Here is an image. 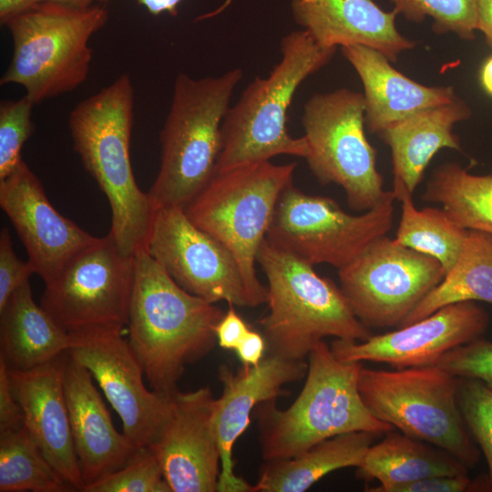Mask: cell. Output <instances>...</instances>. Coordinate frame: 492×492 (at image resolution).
<instances>
[{
    "label": "cell",
    "mask_w": 492,
    "mask_h": 492,
    "mask_svg": "<svg viewBox=\"0 0 492 492\" xmlns=\"http://www.w3.org/2000/svg\"><path fill=\"white\" fill-rule=\"evenodd\" d=\"M492 490L488 476L472 480L467 474L435 476L414 482L397 485L386 492H466Z\"/></svg>",
    "instance_id": "obj_38"
},
{
    "label": "cell",
    "mask_w": 492,
    "mask_h": 492,
    "mask_svg": "<svg viewBox=\"0 0 492 492\" xmlns=\"http://www.w3.org/2000/svg\"><path fill=\"white\" fill-rule=\"evenodd\" d=\"M37 0H0V23L4 26L9 19L26 11Z\"/></svg>",
    "instance_id": "obj_44"
},
{
    "label": "cell",
    "mask_w": 492,
    "mask_h": 492,
    "mask_svg": "<svg viewBox=\"0 0 492 492\" xmlns=\"http://www.w3.org/2000/svg\"><path fill=\"white\" fill-rule=\"evenodd\" d=\"M62 368L71 431L86 487L124 466L138 449L115 428L89 372L67 352Z\"/></svg>",
    "instance_id": "obj_21"
},
{
    "label": "cell",
    "mask_w": 492,
    "mask_h": 492,
    "mask_svg": "<svg viewBox=\"0 0 492 492\" xmlns=\"http://www.w3.org/2000/svg\"><path fill=\"white\" fill-rule=\"evenodd\" d=\"M307 369L304 360L270 354L257 365L243 364L238 372L227 365L220 367L222 393L215 399L213 416L220 454L217 492H253V486L235 474L233 446L250 425L256 405L287 395L282 386L302 379Z\"/></svg>",
    "instance_id": "obj_19"
},
{
    "label": "cell",
    "mask_w": 492,
    "mask_h": 492,
    "mask_svg": "<svg viewBox=\"0 0 492 492\" xmlns=\"http://www.w3.org/2000/svg\"><path fill=\"white\" fill-rule=\"evenodd\" d=\"M134 266L128 342L150 389L171 395L186 365L214 348L224 313L181 288L146 249L136 251Z\"/></svg>",
    "instance_id": "obj_1"
},
{
    "label": "cell",
    "mask_w": 492,
    "mask_h": 492,
    "mask_svg": "<svg viewBox=\"0 0 492 492\" xmlns=\"http://www.w3.org/2000/svg\"><path fill=\"white\" fill-rule=\"evenodd\" d=\"M84 492H171L160 465L149 448L138 449L119 469L87 486Z\"/></svg>",
    "instance_id": "obj_33"
},
{
    "label": "cell",
    "mask_w": 492,
    "mask_h": 492,
    "mask_svg": "<svg viewBox=\"0 0 492 492\" xmlns=\"http://www.w3.org/2000/svg\"><path fill=\"white\" fill-rule=\"evenodd\" d=\"M294 21L325 48L364 46L391 62L415 42L396 28L397 12H385L373 0H291Z\"/></svg>",
    "instance_id": "obj_22"
},
{
    "label": "cell",
    "mask_w": 492,
    "mask_h": 492,
    "mask_svg": "<svg viewBox=\"0 0 492 492\" xmlns=\"http://www.w3.org/2000/svg\"><path fill=\"white\" fill-rule=\"evenodd\" d=\"M425 443L391 430L372 445L357 467V477L377 479L379 485L366 487L365 491L386 492L394 486L430 477L467 474V467L453 455Z\"/></svg>",
    "instance_id": "obj_26"
},
{
    "label": "cell",
    "mask_w": 492,
    "mask_h": 492,
    "mask_svg": "<svg viewBox=\"0 0 492 492\" xmlns=\"http://www.w3.org/2000/svg\"><path fill=\"white\" fill-rule=\"evenodd\" d=\"M297 163L270 160L217 172L183 209L200 230L234 257L249 307L267 302L268 288L259 281L255 263L283 190L292 182Z\"/></svg>",
    "instance_id": "obj_8"
},
{
    "label": "cell",
    "mask_w": 492,
    "mask_h": 492,
    "mask_svg": "<svg viewBox=\"0 0 492 492\" xmlns=\"http://www.w3.org/2000/svg\"><path fill=\"white\" fill-rule=\"evenodd\" d=\"M364 109L362 93L339 88L312 96L302 115L309 169L322 184L341 186L349 207L364 212L395 195L383 189L376 151L364 133Z\"/></svg>",
    "instance_id": "obj_10"
},
{
    "label": "cell",
    "mask_w": 492,
    "mask_h": 492,
    "mask_svg": "<svg viewBox=\"0 0 492 492\" xmlns=\"http://www.w3.org/2000/svg\"><path fill=\"white\" fill-rule=\"evenodd\" d=\"M34 273L35 269L29 261H24L16 256L9 230L3 228L0 231V309Z\"/></svg>",
    "instance_id": "obj_37"
},
{
    "label": "cell",
    "mask_w": 492,
    "mask_h": 492,
    "mask_svg": "<svg viewBox=\"0 0 492 492\" xmlns=\"http://www.w3.org/2000/svg\"><path fill=\"white\" fill-rule=\"evenodd\" d=\"M135 278L134 256L109 234L77 253L49 282L40 305L68 333L128 324Z\"/></svg>",
    "instance_id": "obj_13"
},
{
    "label": "cell",
    "mask_w": 492,
    "mask_h": 492,
    "mask_svg": "<svg viewBox=\"0 0 492 492\" xmlns=\"http://www.w3.org/2000/svg\"><path fill=\"white\" fill-rule=\"evenodd\" d=\"M44 1L55 2L75 7H88L96 2V0H37V3Z\"/></svg>",
    "instance_id": "obj_46"
},
{
    "label": "cell",
    "mask_w": 492,
    "mask_h": 492,
    "mask_svg": "<svg viewBox=\"0 0 492 492\" xmlns=\"http://www.w3.org/2000/svg\"><path fill=\"white\" fill-rule=\"evenodd\" d=\"M304 385L286 409L275 399L256 405L261 456L265 461L293 457L333 436L356 431L384 435L394 426L376 418L358 389L361 362H343L323 340L308 355Z\"/></svg>",
    "instance_id": "obj_3"
},
{
    "label": "cell",
    "mask_w": 492,
    "mask_h": 492,
    "mask_svg": "<svg viewBox=\"0 0 492 492\" xmlns=\"http://www.w3.org/2000/svg\"><path fill=\"white\" fill-rule=\"evenodd\" d=\"M71 492L26 427L0 433V492Z\"/></svg>",
    "instance_id": "obj_31"
},
{
    "label": "cell",
    "mask_w": 492,
    "mask_h": 492,
    "mask_svg": "<svg viewBox=\"0 0 492 492\" xmlns=\"http://www.w3.org/2000/svg\"><path fill=\"white\" fill-rule=\"evenodd\" d=\"M108 0H96V2H107ZM152 15L168 14L175 16L178 15V7L182 0H137ZM231 4L228 0L227 6Z\"/></svg>",
    "instance_id": "obj_43"
},
{
    "label": "cell",
    "mask_w": 492,
    "mask_h": 492,
    "mask_svg": "<svg viewBox=\"0 0 492 492\" xmlns=\"http://www.w3.org/2000/svg\"><path fill=\"white\" fill-rule=\"evenodd\" d=\"M471 113L467 104L456 97L449 103L417 111L378 133L391 149L393 182L402 183L414 193L436 152L444 148L461 151L453 128L468 119Z\"/></svg>",
    "instance_id": "obj_24"
},
{
    "label": "cell",
    "mask_w": 492,
    "mask_h": 492,
    "mask_svg": "<svg viewBox=\"0 0 492 492\" xmlns=\"http://www.w3.org/2000/svg\"><path fill=\"white\" fill-rule=\"evenodd\" d=\"M25 425L23 409L10 386L7 367L0 359V433Z\"/></svg>",
    "instance_id": "obj_39"
},
{
    "label": "cell",
    "mask_w": 492,
    "mask_h": 492,
    "mask_svg": "<svg viewBox=\"0 0 492 492\" xmlns=\"http://www.w3.org/2000/svg\"><path fill=\"white\" fill-rule=\"evenodd\" d=\"M135 92L128 74L81 100L68 128L74 150L109 203V235L126 255L146 249L156 211L138 186L130 161Z\"/></svg>",
    "instance_id": "obj_2"
},
{
    "label": "cell",
    "mask_w": 492,
    "mask_h": 492,
    "mask_svg": "<svg viewBox=\"0 0 492 492\" xmlns=\"http://www.w3.org/2000/svg\"><path fill=\"white\" fill-rule=\"evenodd\" d=\"M0 206L45 284L97 239L53 207L40 179L24 160L0 180Z\"/></svg>",
    "instance_id": "obj_18"
},
{
    "label": "cell",
    "mask_w": 492,
    "mask_h": 492,
    "mask_svg": "<svg viewBox=\"0 0 492 492\" xmlns=\"http://www.w3.org/2000/svg\"><path fill=\"white\" fill-rule=\"evenodd\" d=\"M393 185L395 199L402 203L396 241L437 260L446 274L461 254L468 230L456 224L442 209L418 210L413 202V193L402 183Z\"/></svg>",
    "instance_id": "obj_30"
},
{
    "label": "cell",
    "mask_w": 492,
    "mask_h": 492,
    "mask_svg": "<svg viewBox=\"0 0 492 492\" xmlns=\"http://www.w3.org/2000/svg\"><path fill=\"white\" fill-rule=\"evenodd\" d=\"M215 398L210 387L172 393V411L148 447L171 492H215L220 454L214 428Z\"/></svg>",
    "instance_id": "obj_17"
},
{
    "label": "cell",
    "mask_w": 492,
    "mask_h": 492,
    "mask_svg": "<svg viewBox=\"0 0 492 492\" xmlns=\"http://www.w3.org/2000/svg\"><path fill=\"white\" fill-rule=\"evenodd\" d=\"M119 325L69 333V357L97 381L122 421L123 433L143 449L158 437L172 411V394L148 389L141 364Z\"/></svg>",
    "instance_id": "obj_14"
},
{
    "label": "cell",
    "mask_w": 492,
    "mask_h": 492,
    "mask_svg": "<svg viewBox=\"0 0 492 492\" xmlns=\"http://www.w3.org/2000/svg\"><path fill=\"white\" fill-rule=\"evenodd\" d=\"M480 81L487 93L492 96V56L485 62L481 68Z\"/></svg>",
    "instance_id": "obj_45"
},
{
    "label": "cell",
    "mask_w": 492,
    "mask_h": 492,
    "mask_svg": "<svg viewBox=\"0 0 492 492\" xmlns=\"http://www.w3.org/2000/svg\"><path fill=\"white\" fill-rule=\"evenodd\" d=\"M488 323L487 312L475 301L460 302L365 341L335 339L331 349L343 362L384 363L395 369L436 365L449 351L481 337Z\"/></svg>",
    "instance_id": "obj_16"
},
{
    "label": "cell",
    "mask_w": 492,
    "mask_h": 492,
    "mask_svg": "<svg viewBox=\"0 0 492 492\" xmlns=\"http://www.w3.org/2000/svg\"><path fill=\"white\" fill-rule=\"evenodd\" d=\"M423 199L438 203L458 226L492 233V175H474L459 164L436 168Z\"/></svg>",
    "instance_id": "obj_29"
},
{
    "label": "cell",
    "mask_w": 492,
    "mask_h": 492,
    "mask_svg": "<svg viewBox=\"0 0 492 492\" xmlns=\"http://www.w3.org/2000/svg\"><path fill=\"white\" fill-rule=\"evenodd\" d=\"M459 378L478 379L492 389V342L482 337L446 353L436 364Z\"/></svg>",
    "instance_id": "obj_36"
},
{
    "label": "cell",
    "mask_w": 492,
    "mask_h": 492,
    "mask_svg": "<svg viewBox=\"0 0 492 492\" xmlns=\"http://www.w3.org/2000/svg\"><path fill=\"white\" fill-rule=\"evenodd\" d=\"M457 404L466 426L485 456L492 486V389L478 379L460 378Z\"/></svg>",
    "instance_id": "obj_35"
},
{
    "label": "cell",
    "mask_w": 492,
    "mask_h": 492,
    "mask_svg": "<svg viewBox=\"0 0 492 492\" xmlns=\"http://www.w3.org/2000/svg\"><path fill=\"white\" fill-rule=\"evenodd\" d=\"M242 70L218 77L177 76L159 134L161 159L148 194L155 208L184 209L217 173L221 125Z\"/></svg>",
    "instance_id": "obj_5"
},
{
    "label": "cell",
    "mask_w": 492,
    "mask_h": 492,
    "mask_svg": "<svg viewBox=\"0 0 492 492\" xmlns=\"http://www.w3.org/2000/svg\"><path fill=\"white\" fill-rule=\"evenodd\" d=\"M69 346V333L35 302L29 281L0 309V359L8 369L35 368L56 359Z\"/></svg>",
    "instance_id": "obj_25"
},
{
    "label": "cell",
    "mask_w": 492,
    "mask_h": 492,
    "mask_svg": "<svg viewBox=\"0 0 492 492\" xmlns=\"http://www.w3.org/2000/svg\"><path fill=\"white\" fill-rule=\"evenodd\" d=\"M266 344L261 333L250 330L234 351L243 364L257 365L263 358Z\"/></svg>",
    "instance_id": "obj_41"
},
{
    "label": "cell",
    "mask_w": 492,
    "mask_h": 492,
    "mask_svg": "<svg viewBox=\"0 0 492 492\" xmlns=\"http://www.w3.org/2000/svg\"><path fill=\"white\" fill-rule=\"evenodd\" d=\"M281 58L267 77H256L229 108L221 125L217 172L267 161L278 155L306 159L304 136L293 138L286 128L287 112L302 83L333 58L336 49L321 46L303 29L286 34Z\"/></svg>",
    "instance_id": "obj_4"
},
{
    "label": "cell",
    "mask_w": 492,
    "mask_h": 492,
    "mask_svg": "<svg viewBox=\"0 0 492 492\" xmlns=\"http://www.w3.org/2000/svg\"><path fill=\"white\" fill-rule=\"evenodd\" d=\"M477 31L482 32L492 48V0H477Z\"/></svg>",
    "instance_id": "obj_42"
},
{
    "label": "cell",
    "mask_w": 492,
    "mask_h": 492,
    "mask_svg": "<svg viewBox=\"0 0 492 492\" xmlns=\"http://www.w3.org/2000/svg\"><path fill=\"white\" fill-rule=\"evenodd\" d=\"M257 262L268 281V313L259 323L270 354L304 360L324 337L365 341L372 332L353 313L343 291L311 265L265 239Z\"/></svg>",
    "instance_id": "obj_6"
},
{
    "label": "cell",
    "mask_w": 492,
    "mask_h": 492,
    "mask_svg": "<svg viewBox=\"0 0 492 492\" xmlns=\"http://www.w3.org/2000/svg\"><path fill=\"white\" fill-rule=\"evenodd\" d=\"M467 301L492 303V233L468 230L454 267L399 327L424 319L446 305Z\"/></svg>",
    "instance_id": "obj_28"
},
{
    "label": "cell",
    "mask_w": 492,
    "mask_h": 492,
    "mask_svg": "<svg viewBox=\"0 0 492 492\" xmlns=\"http://www.w3.org/2000/svg\"><path fill=\"white\" fill-rule=\"evenodd\" d=\"M108 20V9L99 5L36 3L4 25L13 52L0 84L21 86L36 105L75 90L89 73V41Z\"/></svg>",
    "instance_id": "obj_7"
},
{
    "label": "cell",
    "mask_w": 492,
    "mask_h": 492,
    "mask_svg": "<svg viewBox=\"0 0 492 492\" xmlns=\"http://www.w3.org/2000/svg\"><path fill=\"white\" fill-rule=\"evenodd\" d=\"M63 354L29 370L7 368V372L29 434L60 476L76 491H82L84 483L63 384Z\"/></svg>",
    "instance_id": "obj_20"
},
{
    "label": "cell",
    "mask_w": 492,
    "mask_h": 492,
    "mask_svg": "<svg viewBox=\"0 0 492 492\" xmlns=\"http://www.w3.org/2000/svg\"><path fill=\"white\" fill-rule=\"evenodd\" d=\"M394 10L405 19L420 23L433 20L436 34L454 33L463 40H474L477 21V0H389Z\"/></svg>",
    "instance_id": "obj_32"
},
{
    "label": "cell",
    "mask_w": 492,
    "mask_h": 492,
    "mask_svg": "<svg viewBox=\"0 0 492 492\" xmlns=\"http://www.w3.org/2000/svg\"><path fill=\"white\" fill-rule=\"evenodd\" d=\"M229 308L215 327L218 344L226 350H235L251 330L244 320L237 313L234 305Z\"/></svg>",
    "instance_id": "obj_40"
},
{
    "label": "cell",
    "mask_w": 492,
    "mask_h": 492,
    "mask_svg": "<svg viewBox=\"0 0 492 492\" xmlns=\"http://www.w3.org/2000/svg\"><path fill=\"white\" fill-rule=\"evenodd\" d=\"M364 87V122L373 133L422 109L446 104L456 97L454 87H427L403 75L381 52L364 46L341 47Z\"/></svg>",
    "instance_id": "obj_23"
},
{
    "label": "cell",
    "mask_w": 492,
    "mask_h": 492,
    "mask_svg": "<svg viewBox=\"0 0 492 492\" xmlns=\"http://www.w3.org/2000/svg\"><path fill=\"white\" fill-rule=\"evenodd\" d=\"M445 275L437 260L386 235L338 270L353 313L369 329L399 327Z\"/></svg>",
    "instance_id": "obj_12"
},
{
    "label": "cell",
    "mask_w": 492,
    "mask_h": 492,
    "mask_svg": "<svg viewBox=\"0 0 492 492\" xmlns=\"http://www.w3.org/2000/svg\"><path fill=\"white\" fill-rule=\"evenodd\" d=\"M376 435L364 431L341 434L286 459L266 461L253 492H303L329 473L358 467Z\"/></svg>",
    "instance_id": "obj_27"
},
{
    "label": "cell",
    "mask_w": 492,
    "mask_h": 492,
    "mask_svg": "<svg viewBox=\"0 0 492 492\" xmlns=\"http://www.w3.org/2000/svg\"><path fill=\"white\" fill-rule=\"evenodd\" d=\"M459 381L437 365L395 371L363 365L358 389L376 418L406 436L446 450L472 468L480 451L466 433L458 407Z\"/></svg>",
    "instance_id": "obj_9"
},
{
    "label": "cell",
    "mask_w": 492,
    "mask_h": 492,
    "mask_svg": "<svg viewBox=\"0 0 492 492\" xmlns=\"http://www.w3.org/2000/svg\"><path fill=\"white\" fill-rule=\"evenodd\" d=\"M395 196L360 215L343 211L328 197L310 195L290 183L276 204L266 240L311 264L338 270L384 236L394 221Z\"/></svg>",
    "instance_id": "obj_11"
},
{
    "label": "cell",
    "mask_w": 492,
    "mask_h": 492,
    "mask_svg": "<svg viewBox=\"0 0 492 492\" xmlns=\"http://www.w3.org/2000/svg\"><path fill=\"white\" fill-rule=\"evenodd\" d=\"M35 105L27 95L0 103V180L23 161L22 148L35 129L32 121Z\"/></svg>",
    "instance_id": "obj_34"
},
{
    "label": "cell",
    "mask_w": 492,
    "mask_h": 492,
    "mask_svg": "<svg viewBox=\"0 0 492 492\" xmlns=\"http://www.w3.org/2000/svg\"><path fill=\"white\" fill-rule=\"evenodd\" d=\"M146 250L184 290L210 302L248 306L239 266L220 241L181 208L156 209Z\"/></svg>",
    "instance_id": "obj_15"
}]
</instances>
